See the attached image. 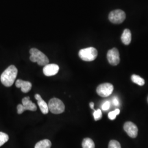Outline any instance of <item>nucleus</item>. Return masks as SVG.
<instances>
[{
	"mask_svg": "<svg viewBox=\"0 0 148 148\" xmlns=\"http://www.w3.org/2000/svg\"><path fill=\"white\" fill-rule=\"evenodd\" d=\"M18 74V69L14 65L8 66L1 75V81L5 87H11L13 85Z\"/></svg>",
	"mask_w": 148,
	"mask_h": 148,
	"instance_id": "f257e3e1",
	"label": "nucleus"
},
{
	"mask_svg": "<svg viewBox=\"0 0 148 148\" xmlns=\"http://www.w3.org/2000/svg\"><path fill=\"white\" fill-rule=\"evenodd\" d=\"M30 60L32 62L37 63L39 65L45 66L49 63L47 57L37 48H32L30 50Z\"/></svg>",
	"mask_w": 148,
	"mask_h": 148,
	"instance_id": "f03ea898",
	"label": "nucleus"
},
{
	"mask_svg": "<svg viewBox=\"0 0 148 148\" xmlns=\"http://www.w3.org/2000/svg\"><path fill=\"white\" fill-rule=\"evenodd\" d=\"M80 58L86 62H92L95 60L98 56V51L95 48L88 47L81 49L79 52Z\"/></svg>",
	"mask_w": 148,
	"mask_h": 148,
	"instance_id": "7ed1b4c3",
	"label": "nucleus"
},
{
	"mask_svg": "<svg viewBox=\"0 0 148 148\" xmlns=\"http://www.w3.org/2000/svg\"><path fill=\"white\" fill-rule=\"evenodd\" d=\"M48 106L49 111L54 114H62L65 110L63 102L57 98H53L49 100Z\"/></svg>",
	"mask_w": 148,
	"mask_h": 148,
	"instance_id": "20e7f679",
	"label": "nucleus"
},
{
	"mask_svg": "<svg viewBox=\"0 0 148 148\" xmlns=\"http://www.w3.org/2000/svg\"><path fill=\"white\" fill-rule=\"evenodd\" d=\"M37 107L35 104L30 101L29 97H24L22 99V104H18L17 106V111L18 114H21L25 110L35 111L36 110Z\"/></svg>",
	"mask_w": 148,
	"mask_h": 148,
	"instance_id": "39448f33",
	"label": "nucleus"
},
{
	"mask_svg": "<svg viewBox=\"0 0 148 148\" xmlns=\"http://www.w3.org/2000/svg\"><path fill=\"white\" fill-rule=\"evenodd\" d=\"M126 14L121 10H116L111 11L109 15V19L114 24H121L125 21Z\"/></svg>",
	"mask_w": 148,
	"mask_h": 148,
	"instance_id": "423d86ee",
	"label": "nucleus"
},
{
	"mask_svg": "<svg viewBox=\"0 0 148 148\" xmlns=\"http://www.w3.org/2000/svg\"><path fill=\"white\" fill-rule=\"evenodd\" d=\"M114 90L113 85L110 83H104L99 85L97 88V93L101 97H107L111 95Z\"/></svg>",
	"mask_w": 148,
	"mask_h": 148,
	"instance_id": "0eeeda50",
	"label": "nucleus"
},
{
	"mask_svg": "<svg viewBox=\"0 0 148 148\" xmlns=\"http://www.w3.org/2000/svg\"><path fill=\"white\" fill-rule=\"evenodd\" d=\"M107 59L109 63L112 65L116 66L118 65L120 61V54L118 49L116 48L110 49L107 53Z\"/></svg>",
	"mask_w": 148,
	"mask_h": 148,
	"instance_id": "6e6552de",
	"label": "nucleus"
},
{
	"mask_svg": "<svg viewBox=\"0 0 148 148\" xmlns=\"http://www.w3.org/2000/svg\"><path fill=\"white\" fill-rule=\"evenodd\" d=\"M124 130L127 134L131 138H134L137 137L138 135V129L134 123L132 122H126L123 126Z\"/></svg>",
	"mask_w": 148,
	"mask_h": 148,
	"instance_id": "1a4fd4ad",
	"label": "nucleus"
},
{
	"mask_svg": "<svg viewBox=\"0 0 148 148\" xmlns=\"http://www.w3.org/2000/svg\"><path fill=\"white\" fill-rule=\"evenodd\" d=\"M59 67L56 64H48L43 69V73L46 76H52L58 73Z\"/></svg>",
	"mask_w": 148,
	"mask_h": 148,
	"instance_id": "9d476101",
	"label": "nucleus"
},
{
	"mask_svg": "<svg viewBox=\"0 0 148 148\" xmlns=\"http://www.w3.org/2000/svg\"><path fill=\"white\" fill-rule=\"evenodd\" d=\"M16 86L17 88H21V91L23 93H27L32 88L31 82L23 81L22 79H17L16 82Z\"/></svg>",
	"mask_w": 148,
	"mask_h": 148,
	"instance_id": "9b49d317",
	"label": "nucleus"
},
{
	"mask_svg": "<svg viewBox=\"0 0 148 148\" xmlns=\"http://www.w3.org/2000/svg\"><path fill=\"white\" fill-rule=\"evenodd\" d=\"M35 98L37 100V103L39 106L41 111L43 114H48L49 112L48 106L47 104L46 103V101H45L42 98L41 96L39 94H36L35 95Z\"/></svg>",
	"mask_w": 148,
	"mask_h": 148,
	"instance_id": "f8f14e48",
	"label": "nucleus"
},
{
	"mask_svg": "<svg viewBox=\"0 0 148 148\" xmlns=\"http://www.w3.org/2000/svg\"><path fill=\"white\" fill-rule=\"evenodd\" d=\"M131 39L132 35L131 31L129 29H125L122 34V42L125 45H128L131 42Z\"/></svg>",
	"mask_w": 148,
	"mask_h": 148,
	"instance_id": "ddd939ff",
	"label": "nucleus"
},
{
	"mask_svg": "<svg viewBox=\"0 0 148 148\" xmlns=\"http://www.w3.org/2000/svg\"><path fill=\"white\" fill-rule=\"evenodd\" d=\"M52 143L48 139H43L36 144L35 148H51Z\"/></svg>",
	"mask_w": 148,
	"mask_h": 148,
	"instance_id": "4468645a",
	"label": "nucleus"
},
{
	"mask_svg": "<svg viewBox=\"0 0 148 148\" xmlns=\"http://www.w3.org/2000/svg\"><path fill=\"white\" fill-rule=\"evenodd\" d=\"M82 146L83 148H95L94 142L90 138H86L83 140Z\"/></svg>",
	"mask_w": 148,
	"mask_h": 148,
	"instance_id": "2eb2a0df",
	"label": "nucleus"
},
{
	"mask_svg": "<svg viewBox=\"0 0 148 148\" xmlns=\"http://www.w3.org/2000/svg\"><path fill=\"white\" fill-rule=\"evenodd\" d=\"M131 80L133 82L141 86L145 84L144 79L137 75H133L131 76Z\"/></svg>",
	"mask_w": 148,
	"mask_h": 148,
	"instance_id": "dca6fc26",
	"label": "nucleus"
},
{
	"mask_svg": "<svg viewBox=\"0 0 148 148\" xmlns=\"http://www.w3.org/2000/svg\"><path fill=\"white\" fill-rule=\"evenodd\" d=\"M9 139V136L5 133L0 132V147L3 145Z\"/></svg>",
	"mask_w": 148,
	"mask_h": 148,
	"instance_id": "f3484780",
	"label": "nucleus"
},
{
	"mask_svg": "<svg viewBox=\"0 0 148 148\" xmlns=\"http://www.w3.org/2000/svg\"><path fill=\"white\" fill-rule=\"evenodd\" d=\"M120 110L119 109H116L114 111H111L108 114V117L110 120H114L116 117L117 115H118L120 114Z\"/></svg>",
	"mask_w": 148,
	"mask_h": 148,
	"instance_id": "a211bd4d",
	"label": "nucleus"
},
{
	"mask_svg": "<svg viewBox=\"0 0 148 148\" xmlns=\"http://www.w3.org/2000/svg\"><path fill=\"white\" fill-rule=\"evenodd\" d=\"M108 148H121V147L120 143L117 140H111L109 143Z\"/></svg>",
	"mask_w": 148,
	"mask_h": 148,
	"instance_id": "6ab92c4d",
	"label": "nucleus"
},
{
	"mask_svg": "<svg viewBox=\"0 0 148 148\" xmlns=\"http://www.w3.org/2000/svg\"><path fill=\"white\" fill-rule=\"evenodd\" d=\"M93 116L95 121H98L101 120L102 117V112L100 109H97L93 112Z\"/></svg>",
	"mask_w": 148,
	"mask_h": 148,
	"instance_id": "aec40b11",
	"label": "nucleus"
},
{
	"mask_svg": "<svg viewBox=\"0 0 148 148\" xmlns=\"http://www.w3.org/2000/svg\"><path fill=\"white\" fill-rule=\"evenodd\" d=\"M110 107V103L109 101H106L105 103H103V104L101 106V109L104 111H106L109 109Z\"/></svg>",
	"mask_w": 148,
	"mask_h": 148,
	"instance_id": "412c9836",
	"label": "nucleus"
},
{
	"mask_svg": "<svg viewBox=\"0 0 148 148\" xmlns=\"http://www.w3.org/2000/svg\"><path fill=\"white\" fill-rule=\"evenodd\" d=\"M112 103L115 106H119L120 102L117 98H114L112 100Z\"/></svg>",
	"mask_w": 148,
	"mask_h": 148,
	"instance_id": "4be33fe9",
	"label": "nucleus"
},
{
	"mask_svg": "<svg viewBox=\"0 0 148 148\" xmlns=\"http://www.w3.org/2000/svg\"><path fill=\"white\" fill-rule=\"evenodd\" d=\"M90 108L92 109H94V106H95V104L93 102H90Z\"/></svg>",
	"mask_w": 148,
	"mask_h": 148,
	"instance_id": "5701e85b",
	"label": "nucleus"
},
{
	"mask_svg": "<svg viewBox=\"0 0 148 148\" xmlns=\"http://www.w3.org/2000/svg\"></svg>",
	"mask_w": 148,
	"mask_h": 148,
	"instance_id": "b1692460",
	"label": "nucleus"
}]
</instances>
